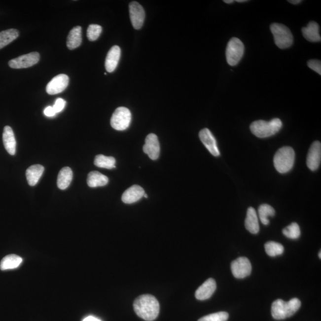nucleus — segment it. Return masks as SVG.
<instances>
[{"instance_id": "1", "label": "nucleus", "mask_w": 321, "mask_h": 321, "mask_svg": "<svg viewBox=\"0 0 321 321\" xmlns=\"http://www.w3.org/2000/svg\"><path fill=\"white\" fill-rule=\"evenodd\" d=\"M134 308L135 313L146 321H152L160 313V304L157 299L151 294H143L135 300Z\"/></svg>"}, {"instance_id": "2", "label": "nucleus", "mask_w": 321, "mask_h": 321, "mask_svg": "<svg viewBox=\"0 0 321 321\" xmlns=\"http://www.w3.org/2000/svg\"><path fill=\"white\" fill-rule=\"evenodd\" d=\"M301 306V302L297 298L285 302L282 299L275 300L271 306L272 316L275 320H282L293 316Z\"/></svg>"}, {"instance_id": "3", "label": "nucleus", "mask_w": 321, "mask_h": 321, "mask_svg": "<svg viewBox=\"0 0 321 321\" xmlns=\"http://www.w3.org/2000/svg\"><path fill=\"white\" fill-rule=\"evenodd\" d=\"M283 126L281 120L274 118L270 121L258 120L250 124V129L252 134L259 138H266L276 135Z\"/></svg>"}, {"instance_id": "4", "label": "nucleus", "mask_w": 321, "mask_h": 321, "mask_svg": "<svg viewBox=\"0 0 321 321\" xmlns=\"http://www.w3.org/2000/svg\"><path fill=\"white\" fill-rule=\"evenodd\" d=\"M295 152L292 147L284 146L278 150L274 157V164L277 172L285 174L293 167Z\"/></svg>"}, {"instance_id": "5", "label": "nucleus", "mask_w": 321, "mask_h": 321, "mask_svg": "<svg viewBox=\"0 0 321 321\" xmlns=\"http://www.w3.org/2000/svg\"><path fill=\"white\" fill-rule=\"evenodd\" d=\"M270 30L274 36L275 44L279 48H288L293 44V35L286 26L274 23L271 25Z\"/></svg>"}, {"instance_id": "6", "label": "nucleus", "mask_w": 321, "mask_h": 321, "mask_svg": "<svg viewBox=\"0 0 321 321\" xmlns=\"http://www.w3.org/2000/svg\"><path fill=\"white\" fill-rule=\"evenodd\" d=\"M245 47L244 44L238 37H233L228 42L225 56L227 62L231 66H234L239 63L244 56Z\"/></svg>"}, {"instance_id": "7", "label": "nucleus", "mask_w": 321, "mask_h": 321, "mask_svg": "<svg viewBox=\"0 0 321 321\" xmlns=\"http://www.w3.org/2000/svg\"><path fill=\"white\" fill-rule=\"evenodd\" d=\"M131 111L126 107H118L112 114L111 118V126L116 131H125L131 124Z\"/></svg>"}, {"instance_id": "8", "label": "nucleus", "mask_w": 321, "mask_h": 321, "mask_svg": "<svg viewBox=\"0 0 321 321\" xmlns=\"http://www.w3.org/2000/svg\"><path fill=\"white\" fill-rule=\"evenodd\" d=\"M231 270L236 279H245L251 274V263L246 257H240L231 262Z\"/></svg>"}, {"instance_id": "9", "label": "nucleus", "mask_w": 321, "mask_h": 321, "mask_svg": "<svg viewBox=\"0 0 321 321\" xmlns=\"http://www.w3.org/2000/svg\"><path fill=\"white\" fill-rule=\"evenodd\" d=\"M39 59V54L37 52H34L11 60L8 62V65L12 69L28 68L36 65L38 63Z\"/></svg>"}, {"instance_id": "10", "label": "nucleus", "mask_w": 321, "mask_h": 321, "mask_svg": "<svg viewBox=\"0 0 321 321\" xmlns=\"http://www.w3.org/2000/svg\"><path fill=\"white\" fill-rule=\"evenodd\" d=\"M129 14L133 27L136 30H140L145 18L143 8L138 2L132 1L129 4Z\"/></svg>"}, {"instance_id": "11", "label": "nucleus", "mask_w": 321, "mask_h": 321, "mask_svg": "<svg viewBox=\"0 0 321 321\" xmlns=\"http://www.w3.org/2000/svg\"><path fill=\"white\" fill-rule=\"evenodd\" d=\"M143 150L152 160H157L160 154V144L157 135L151 134L147 136Z\"/></svg>"}, {"instance_id": "12", "label": "nucleus", "mask_w": 321, "mask_h": 321, "mask_svg": "<svg viewBox=\"0 0 321 321\" xmlns=\"http://www.w3.org/2000/svg\"><path fill=\"white\" fill-rule=\"evenodd\" d=\"M69 77L68 75L60 74L54 77L48 83L46 91L49 95H56L62 93L68 87Z\"/></svg>"}, {"instance_id": "13", "label": "nucleus", "mask_w": 321, "mask_h": 321, "mask_svg": "<svg viewBox=\"0 0 321 321\" xmlns=\"http://www.w3.org/2000/svg\"><path fill=\"white\" fill-rule=\"evenodd\" d=\"M321 161V144L315 141L309 150L306 164L311 171L317 170L319 168Z\"/></svg>"}, {"instance_id": "14", "label": "nucleus", "mask_w": 321, "mask_h": 321, "mask_svg": "<svg viewBox=\"0 0 321 321\" xmlns=\"http://www.w3.org/2000/svg\"><path fill=\"white\" fill-rule=\"evenodd\" d=\"M199 136L202 143L207 147L208 151L214 157H218L220 155L215 138L209 129L205 128L201 130L199 132Z\"/></svg>"}, {"instance_id": "15", "label": "nucleus", "mask_w": 321, "mask_h": 321, "mask_svg": "<svg viewBox=\"0 0 321 321\" xmlns=\"http://www.w3.org/2000/svg\"><path fill=\"white\" fill-rule=\"evenodd\" d=\"M144 193L145 192L143 187L138 185H134L123 193L121 200L124 204H134L140 201L143 197Z\"/></svg>"}, {"instance_id": "16", "label": "nucleus", "mask_w": 321, "mask_h": 321, "mask_svg": "<svg viewBox=\"0 0 321 321\" xmlns=\"http://www.w3.org/2000/svg\"><path fill=\"white\" fill-rule=\"evenodd\" d=\"M216 288V284L213 279H209L196 291L195 297L199 300H205L213 296Z\"/></svg>"}, {"instance_id": "17", "label": "nucleus", "mask_w": 321, "mask_h": 321, "mask_svg": "<svg viewBox=\"0 0 321 321\" xmlns=\"http://www.w3.org/2000/svg\"><path fill=\"white\" fill-rule=\"evenodd\" d=\"M121 56L120 48L117 45L112 47L108 51L106 59L105 67L109 73L113 72L117 68Z\"/></svg>"}, {"instance_id": "18", "label": "nucleus", "mask_w": 321, "mask_h": 321, "mask_svg": "<svg viewBox=\"0 0 321 321\" xmlns=\"http://www.w3.org/2000/svg\"><path fill=\"white\" fill-rule=\"evenodd\" d=\"M2 140L5 149L11 155H15L16 152V141L12 129L10 126L4 127Z\"/></svg>"}, {"instance_id": "19", "label": "nucleus", "mask_w": 321, "mask_h": 321, "mask_svg": "<svg viewBox=\"0 0 321 321\" xmlns=\"http://www.w3.org/2000/svg\"><path fill=\"white\" fill-rule=\"evenodd\" d=\"M319 25L315 22H310L306 27L302 29L303 36L305 38L312 42H320L321 37L319 33Z\"/></svg>"}, {"instance_id": "20", "label": "nucleus", "mask_w": 321, "mask_h": 321, "mask_svg": "<svg viewBox=\"0 0 321 321\" xmlns=\"http://www.w3.org/2000/svg\"><path fill=\"white\" fill-rule=\"evenodd\" d=\"M245 224L246 228L250 233L254 234L258 233L259 225L258 215L255 210L252 207L248 208Z\"/></svg>"}, {"instance_id": "21", "label": "nucleus", "mask_w": 321, "mask_h": 321, "mask_svg": "<svg viewBox=\"0 0 321 321\" xmlns=\"http://www.w3.org/2000/svg\"><path fill=\"white\" fill-rule=\"evenodd\" d=\"M44 167L41 165H33L28 168L26 172L28 184L31 186H36L44 172Z\"/></svg>"}, {"instance_id": "22", "label": "nucleus", "mask_w": 321, "mask_h": 321, "mask_svg": "<svg viewBox=\"0 0 321 321\" xmlns=\"http://www.w3.org/2000/svg\"><path fill=\"white\" fill-rule=\"evenodd\" d=\"M73 179V172L70 167H64L60 171L57 178V186L61 190H65L70 186Z\"/></svg>"}, {"instance_id": "23", "label": "nucleus", "mask_w": 321, "mask_h": 321, "mask_svg": "<svg viewBox=\"0 0 321 321\" xmlns=\"http://www.w3.org/2000/svg\"><path fill=\"white\" fill-rule=\"evenodd\" d=\"M82 28L77 26L74 27L69 33L67 39V47L69 50L79 47L82 44Z\"/></svg>"}, {"instance_id": "24", "label": "nucleus", "mask_w": 321, "mask_h": 321, "mask_svg": "<svg viewBox=\"0 0 321 321\" xmlns=\"http://www.w3.org/2000/svg\"><path fill=\"white\" fill-rule=\"evenodd\" d=\"M23 262L21 257L16 254H9L5 256L0 263V270L2 271L13 270L18 268Z\"/></svg>"}, {"instance_id": "25", "label": "nucleus", "mask_w": 321, "mask_h": 321, "mask_svg": "<svg viewBox=\"0 0 321 321\" xmlns=\"http://www.w3.org/2000/svg\"><path fill=\"white\" fill-rule=\"evenodd\" d=\"M108 183V178L98 172H91L89 173L87 183L90 187L106 186Z\"/></svg>"}, {"instance_id": "26", "label": "nucleus", "mask_w": 321, "mask_h": 321, "mask_svg": "<svg viewBox=\"0 0 321 321\" xmlns=\"http://www.w3.org/2000/svg\"><path fill=\"white\" fill-rule=\"evenodd\" d=\"M19 36V32L14 29L0 32V50L12 42Z\"/></svg>"}, {"instance_id": "27", "label": "nucleus", "mask_w": 321, "mask_h": 321, "mask_svg": "<svg viewBox=\"0 0 321 321\" xmlns=\"http://www.w3.org/2000/svg\"><path fill=\"white\" fill-rule=\"evenodd\" d=\"M115 159L112 157H107L104 155H98L95 157L94 164L98 167L106 169H112L115 168Z\"/></svg>"}, {"instance_id": "28", "label": "nucleus", "mask_w": 321, "mask_h": 321, "mask_svg": "<svg viewBox=\"0 0 321 321\" xmlns=\"http://www.w3.org/2000/svg\"><path fill=\"white\" fill-rule=\"evenodd\" d=\"M276 214L273 207L268 204L260 205L258 208V214L260 220L264 225H267L270 223L269 216H274Z\"/></svg>"}, {"instance_id": "29", "label": "nucleus", "mask_w": 321, "mask_h": 321, "mask_svg": "<svg viewBox=\"0 0 321 321\" xmlns=\"http://www.w3.org/2000/svg\"><path fill=\"white\" fill-rule=\"evenodd\" d=\"M265 250L268 255L275 257L281 255L284 252L285 248L282 244L276 242H268L265 244Z\"/></svg>"}, {"instance_id": "30", "label": "nucleus", "mask_w": 321, "mask_h": 321, "mask_svg": "<svg viewBox=\"0 0 321 321\" xmlns=\"http://www.w3.org/2000/svg\"><path fill=\"white\" fill-rule=\"evenodd\" d=\"M283 233L287 238L297 239L300 236V228L296 222H293L283 230Z\"/></svg>"}, {"instance_id": "31", "label": "nucleus", "mask_w": 321, "mask_h": 321, "mask_svg": "<svg viewBox=\"0 0 321 321\" xmlns=\"http://www.w3.org/2000/svg\"><path fill=\"white\" fill-rule=\"evenodd\" d=\"M228 317L227 312H219L202 317L198 321H227Z\"/></svg>"}, {"instance_id": "32", "label": "nucleus", "mask_w": 321, "mask_h": 321, "mask_svg": "<svg viewBox=\"0 0 321 321\" xmlns=\"http://www.w3.org/2000/svg\"><path fill=\"white\" fill-rule=\"evenodd\" d=\"M103 29L101 26L98 25H90L89 26L87 30V37L91 41L96 40L100 37Z\"/></svg>"}, {"instance_id": "33", "label": "nucleus", "mask_w": 321, "mask_h": 321, "mask_svg": "<svg viewBox=\"0 0 321 321\" xmlns=\"http://www.w3.org/2000/svg\"><path fill=\"white\" fill-rule=\"evenodd\" d=\"M308 67L316 71L320 75L321 74V63L318 60H311L308 62Z\"/></svg>"}, {"instance_id": "34", "label": "nucleus", "mask_w": 321, "mask_h": 321, "mask_svg": "<svg viewBox=\"0 0 321 321\" xmlns=\"http://www.w3.org/2000/svg\"><path fill=\"white\" fill-rule=\"evenodd\" d=\"M66 104V101L62 99V98H58V99L56 100L53 106V108L55 111L56 112V113L62 111L63 109L65 108Z\"/></svg>"}, {"instance_id": "35", "label": "nucleus", "mask_w": 321, "mask_h": 321, "mask_svg": "<svg viewBox=\"0 0 321 321\" xmlns=\"http://www.w3.org/2000/svg\"><path fill=\"white\" fill-rule=\"evenodd\" d=\"M44 113L46 116L51 117L56 115V112L55 111L53 107L48 106L47 108H45Z\"/></svg>"}, {"instance_id": "36", "label": "nucleus", "mask_w": 321, "mask_h": 321, "mask_svg": "<svg viewBox=\"0 0 321 321\" xmlns=\"http://www.w3.org/2000/svg\"><path fill=\"white\" fill-rule=\"evenodd\" d=\"M82 321H101L100 320L98 319L97 318L93 316H88L84 318Z\"/></svg>"}, {"instance_id": "37", "label": "nucleus", "mask_w": 321, "mask_h": 321, "mask_svg": "<svg viewBox=\"0 0 321 321\" xmlns=\"http://www.w3.org/2000/svg\"><path fill=\"white\" fill-rule=\"evenodd\" d=\"M289 2H290L291 4H297L300 3L302 2L301 0H291V1H288Z\"/></svg>"}, {"instance_id": "38", "label": "nucleus", "mask_w": 321, "mask_h": 321, "mask_svg": "<svg viewBox=\"0 0 321 321\" xmlns=\"http://www.w3.org/2000/svg\"><path fill=\"white\" fill-rule=\"evenodd\" d=\"M224 2L227 4H231L233 3L234 0H224Z\"/></svg>"}, {"instance_id": "39", "label": "nucleus", "mask_w": 321, "mask_h": 321, "mask_svg": "<svg viewBox=\"0 0 321 321\" xmlns=\"http://www.w3.org/2000/svg\"><path fill=\"white\" fill-rule=\"evenodd\" d=\"M236 1L238 2H247V0H237Z\"/></svg>"}, {"instance_id": "40", "label": "nucleus", "mask_w": 321, "mask_h": 321, "mask_svg": "<svg viewBox=\"0 0 321 321\" xmlns=\"http://www.w3.org/2000/svg\"><path fill=\"white\" fill-rule=\"evenodd\" d=\"M143 196H144V198H147V195L146 194V193H144V195Z\"/></svg>"}, {"instance_id": "41", "label": "nucleus", "mask_w": 321, "mask_h": 321, "mask_svg": "<svg viewBox=\"0 0 321 321\" xmlns=\"http://www.w3.org/2000/svg\"><path fill=\"white\" fill-rule=\"evenodd\" d=\"M321 251H320V254H319V256H320L319 257H320V259L321 258Z\"/></svg>"}]
</instances>
